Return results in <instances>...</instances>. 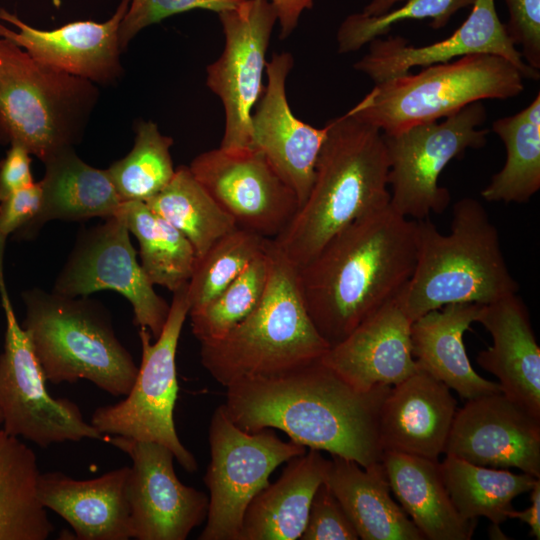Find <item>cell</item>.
Returning <instances> with one entry per match:
<instances>
[{
    "label": "cell",
    "instance_id": "obj_30",
    "mask_svg": "<svg viewBox=\"0 0 540 540\" xmlns=\"http://www.w3.org/2000/svg\"><path fill=\"white\" fill-rule=\"evenodd\" d=\"M35 453L0 430V540H46L54 529L38 497Z\"/></svg>",
    "mask_w": 540,
    "mask_h": 540
},
{
    "label": "cell",
    "instance_id": "obj_23",
    "mask_svg": "<svg viewBox=\"0 0 540 540\" xmlns=\"http://www.w3.org/2000/svg\"><path fill=\"white\" fill-rule=\"evenodd\" d=\"M477 322L492 337L476 362L496 376L501 392L540 419V348L529 312L517 293L481 307Z\"/></svg>",
    "mask_w": 540,
    "mask_h": 540
},
{
    "label": "cell",
    "instance_id": "obj_17",
    "mask_svg": "<svg viewBox=\"0 0 540 540\" xmlns=\"http://www.w3.org/2000/svg\"><path fill=\"white\" fill-rule=\"evenodd\" d=\"M444 454L540 479V419L502 392L469 399L455 412Z\"/></svg>",
    "mask_w": 540,
    "mask_h": 540
},
{
    "label": "cell",
    "instance_id": "obj_36",
    "mask_svg": "<svg viewBox=\"0 0 540 540\" xmlns=\"http://www.w3.org/2000/svg\"><path fill=\"white\" fill-rule=\"evenodd\" d=\"M270 244L216 297L189 312L192 333L200 344L223 338L259 304L269 277Z\"/></svg>",
    "mask_w": 540,
    "mask_h": 540
},
{
    "label": "cell",
    "instance_id": "obj_22",
    "mask_svg": "<svg viewBox=\"0 0 540 540\" xmlns=\"http://www.w3.org/2000/svg\"><path fill=\"white\" fill-rule=\"evenodd\" d=\"M457 410L450 388L418 369L391 386L379 415V440L384 451L438 460Z\"/></svg>",
    "mask_w": 540,
    "mask_h": 540
},
{
    "label": "cell",
    "instance_id": "obj_11",
    "mask_svg": "<svg viewBox=\"0 0 540 540\" xmlns=\"http://www.w3.org/2000/svg\"><path fill=\"white\" fill-rule=\"evenodd\" d=\"M485 120L486 109L478 101L444 119L383 134L390 206L413 220L441 214L450 202V194L439 186L440 174L467 149L486 144L488 130L480 128Z\"/></svg>",
    "mask_w": 540,
    "mask_h": 540
},
{
    "label": "cell",
    "instance_id": "obj_3",
    "mask_svg": "<svg viewBox=\"0 0 540 540\" xmlns=\"http://www.w3.org/2000/svg\"><path fill=\"white\" fill-rule=\"evenodd\" d=\"M328 125L310 192L272 239L297 269L343 228L390 203L383 133L348 112Z\"/></svg>",
    "mask_w": 540,
    "mask_h": 540
},
{
    "label": "cell",
    "instance_id": "obj_34",
    "mask_svg": "<svg viewBox=\"0 0 540 540\" xmlns=\"http://www.w3.org/2000/svg\"><path fill=\"white\" fill-rule=\"evenodd\" d=\"M145 203L190 241L197 259L238 228L188 166L177 167L171 181Z\"/></svg>",
    "mask_w": 540,
    "mask_h": 540
},
{
    "label": "cell",
    "instance_id": "obj_33",
    "mask_svg": "<svg viewBox=\"0 0 540 540\" xmlns=\"http://www.w3.org/2000/svg\"><path fill=\"white\" fill-rule=\"evenodd\" d=\"M117 214L138 241L139 262L151 283L172 292L187 285L197 259L190 241L145 202L123 201Z\"/></svg>",
    "mask_w": 540,
    "mask_h": 540
},
{
    "label": "cell",
    "instance_id": "obj_41",
    "mask_svg": "<svg viewBox=\"0 0 540 540\" xmlns=\"http://www.w3.org/2000/svg\"><path fill=\"white\" fill-rule=\"evenodd\" d=\"M508 22L505 24L513 44L520 47L524 62L540 69V0H505Z\"/></svg>",
    "mask_w": 540,
    "mask_h": 540
},
{
    "label": "cell",
    "instance_id": "obj_27",
    "mask_svg": "<svg viewBox=\"0 0 540 540\" xmlns=\"http://www.w3.org/2000/svg\"><path fill=\"white\" fill-rule=\"evenodd\" d=\"M362 540H423L408 515L391 497L382 462L367 467L332 455L326 478Z\"/></svg>",
    "mask_w": 540,
    "mask_h": 540
},
{
    "label": "cell",
    "instance_id": "obj_31",
    "mask_svg": "<svg viewBox=\"0 0 540 540\" xmlns=\"http://www.w3.org/2000/svg\"><path fill=\"white\" fill-rule=\"evenodd\" d=\"M441 475L459 515L468 521L486 517L493 524L509 519L512 501L529 492L538 478L513 473L508 468H491L469 463L452 455L440 462Z\"/></svg>",
    "mask_w": 540,
    "mask_h": 540
},
{
    "label": "cell",
    "instance_id": "obj_28",
    "mask_svg": "<svg viewBox=\"0 0 540 540\" xmlns=\"http://www.w3.org/2000/svg\"><path fill=\"white\" fill-rule=\"evenodd\" d=\"M391 491L425 539L470 540L477 521L463 519L445 487L439 460L395 451L381 459Z\"/></svg>",
    "mask_w": 540,
    "mask_h": 540
},
{
    "label": "cell",
    "instance_id": "obj_6",
    "mask_svg": "<svg viewBox=\"0 0 540 540\" xmlns=\"http://www.w3.org/2000/svg\"><path fill=\"white\" fill-rule=\"evenodd\" d=\"M23 299L22 327L46 381L58 385L86 379L113 396L129 393L138 366L101 303L38 288Z\"/></svg>",
    "mask_w": 540,
    "mask_h": 540
},
{
    "label": "cell",
    "instance_id": "obj_18",
    "mask_svg": "<svg viewBox=\"0 0 540 540\" xmlns=\"http://www.w3.org/2000/svg\"><path fill=\"white\" fill-rule=\"evenodd\" d=\"M130 0H121L104 22L80 20L52 30L35 28L16 14L0 8V37L25 50L34 60L59 72L96 85L116 83L123 75L119 29Z\"/></svg>",
    "mask_w": 540,
    "mask_h": 540
},
{
    "label": "cell",
    "instance_id": "obj_39",
    "mask_svg": "<svg viewBox=\"0 0 540 540\" xmlns=\"http://www.w3.org/2000/svg\"><path fill=\"white\" fill-rule=\"evenodd\" d=\"M242 0H130L119 29V43L124 50L144 28L170 16L195 9L216 13L236 7Z\"/></svg>",
    "mask_w": 540,
    "mask_h": 540
},
{
    "label": "cell",
    "instance_id": "obj_29",
    "mask_svg": "<svg viewBox=\"0 0 540 540\" xmlns=\"http://www.w3.org/2000/svg\"><path fill=\"white\" fill-rule=\"evenodd\" d=\"M43 164L41 209L25 231L35 232L51 220L107 219L118 213L123 200L107 169L89 165L74 147L61 150Z\"/></svg>",
    "mask_w": 540,
    "mask_h": 540
},
{
    "label": "cell",
    "instance_id": "obj_5",
    "mask_svg": "<svg viewBox=\"0 0 540 540\" xmlns=\"http://www.w3.org/2000/svg\"><path fill=\"white\" fill-rule=\"evenodd\" d=\"M269 252V277L259 304L223 338L201 344L203 367L224 387L291 371L322 358L330 347L307 312L297 268L272 239Z\"/></svg>",
    "mask_w": 540,
    "mask_h": 540
},
{
    "label": "cell",
    "instance_id": "obj_40",
    "mask_svg": "<svg viewBox=\"0 0 540 540\" xmlns=\"http://www.w3.org/2000/svg\"><path fill=\"white\" fill-rule=\"evenodd\" d=\"M301 540H357V531L324 481L316 490Z\"/></svg>",
    "mask_w": 540,
    "mask_h": 540
},
{
    "label": "cell",
    "instance_id": "obj_32",
    "mask_svg": "<svg viewBox=\"0 0 540 540\" xmlns=\"http://www.w3.org/2000/svg\"><path fill=\"white\" fill-rule=\"evenodd\" d=\"M492 129L506 161L481 195L489 202H527L540 189V93L520 112L495 120Z\"/></svg>",
    "mask_w": 540,
    "mask_h": 540
},
{
    "label": "cell",
    "instance_id": "obj_9",
    "mask_svg": "<svg viewBox=\"0 0 540 540\" xmlns=\"http://www.w3.org/2000/svg\"><path fill=\"white\" fill-rule=\"evenodd\" d=\"M187 285L173 292L167 320L154 343L150 332L139 327L142 358L132 388L124 400L98 407L90 423L101 434L161 444L172 451L187 472L194 473L197 461L180 441L174 423L178 395L176 353L190 310Z\"/></svg>",
    "mask_w": 540,
    "mask_h": 540
},
{
    "label": "cell",
    "instance_id": "obj_35",
    "mask_svg": "<svg viewBox=\"0 0 540 540\" xmlns=\"http://www.w3.org/2000/svg\"><path fill=\"white\" fill-rule=\"evenodd\" d=\"M135 132L130 152L107 171L123 201L146 202L174 176L170 153L173 139L163 135L152 121H139Z\"/></svg>",
    "mask_w": 540,
    "mask_h": 540
},
{
    "label": "cell",
    "instance_id": "obj_44",
    "mask_svg": "<svg viewBox=\"0 0 540 540\" xmlns=\"http://www.w3.org/2000/svg\"><path fill=\"white\" fill-rule=\"evenodd\" d=\"M274 6L280 25V38L286 39L298 25L302 13L312 8L314 0H268Z\"/></svg>",
    "mask_w": 540,
    "mask_h": 540
},
{
    "label": "cell",
    "instance_id": "obj_7",
    "mask_svg": "<svg viewBox=\"0 0 540 540\" xmlns=\"http://www.w3.org/2000/svg\"><path fill=\"white\" fill-rule=\"evenodd\" d=\"M96 84L56 71L0 37V142L42 162L81 141L99 100Z\"/></svg>",
    "mask_w": 540,
    "mask_h": 540
},
{
    "label": "cell",
    "instance_id": "obj_26",
    "mask_svg": "<svg viewBox=\"0 0 540 540\" xmlns=\"http://www.w3.org/2000/svg\"><path fill=\"white\" fill-rule=\"evenodd\" d=\"M329 462L315 449L287 461L278 480L269 483L249 503L238 540L300 539Z\"/></svg>",
    "mask_w": 540,
    "mask_h": 540
},
{
    "label": "cell",
    "instance_id": "obj_16",
    "mask_svg": "<svg viewBox=\"0 0 540 540\" xmlns=\"http://www.w3.org/2000/svg\"><path fill=\"white\" fill-rule=\"evenodd\" d=\"M105 439L132 461L128 481L131 538L185 540L206 520L209 497L178 479L170 449L120 435Z\"/></svg>",
    "mask_w": 540,
    "mask_h": 540
},
{
    "label": "cell",
    "instance_id": "obj_21",
    "mask_svg": "<svg viewBox=\"0 0 540 540\" xmlns=\"http://www.w3.org/2000/svg\"><path fill=\"white\" fill-rule=\"evenodd\" d=\"M411 324L395 299L330 346L321 361L361 391L396 385L418 370L412 354Z\"/></svg>",
    "mask_w": 540,
    "mask_h": 540
},
{
    "label": "cell",
    "instance_id": "obj_38",
    "mask_svg": "<svg viewBox=\"0 0 540 540\" xmlns=\"http://www.w3.org/2000/svg\"><path fill=\"white\" fill-rule=\"evenodd\" d=\"M397 8L377 15L366 16L361 12L346 17L337 31V47L341 54L352 53L375 38L386 35L391 28L407 20H430V26L441 29L462 8L475 0H404Z\"/></svg>",
    "mask_w": 540,
    "mask_h": 540
},
{
    "label": "cell",
    "instance_id": "obj_12",
    "mask_svg": "<svg viewBox=\"0 0 540 540\" xmlns=\"http://www.w3.org/2000/svg\"><path fill=\"white\" fill-rule=\"evenodd\" d=\"M0 293L6 320L4 348L0 355L3 430L41 448L85 438L105 439L106 436L84 420L76 403L49 394L29 338L15 316L4 279L0 280Z\"/></svg>",
    "mask_w": 540,
    "mask_h": 540
},
{
    "label": "cell",
    "instance_id": "obj_20",
    "mask_svg": "<svg viewBox=\"0 0 540 540\" xmlns=\"http://www.w3.org/2000/svg\"><path fill=\"white\" fill-rule=\"evenodd\" d=\"M293 64L288 52L274 53L267 63V84L251 117V146L294 191L300 207L310 192L329 125L316 128L293 114L286 95Z\"/></svg>",
    "mask_w": 540,
    "mask_h": 540
},
{
    "label": "cell",
    "instance_id": "obj_47",
    "mask_svg": "<svg viewBox=\"0 0 540 540\" xmlns=\"http://www.w3.org/2000/svg\"><path fill=\"white\" fill-rule=\"evenodd\" d=\"M0 424H2V415H1V412H0Z\"/></svg>",
    "mask_w": 540,
    "mask_h": 540
},
{
    "label": "cell",
    "instance_id": "obj_19",
    "mask_svg": "<svg viewBox=\"0 0 540 540\" xmlns=\"http://www.w3.org/2000/svg\"><path fill=\"white\" fill-rule=\"evenodd\" d=\"M490 54L505 58L524 78L539 79V71L528 66L498 17L494 0H475L466 20L449 37L424 46H413L401 36L375 38L354 69L374 84L410 72L414 67L446 63L473 55Z\"/></svg>",
    "mask_w": 540,
    "mask_h": 540
},
{
    "label": "cell",
    "instance_id": "obj_42",
    "mask_svg": "<svg viewBox=\"0 0 540 540\" xmlns=\"http://www.w3.org/2000/svg\"><path fill=\"white\" fill-rule=\"evenodd\" d=\"M41 182L22 188L0 201V276L3 274V251L7 237L25 230L40 212Z\"/></svg>",
    "mask_w": 540,
    "mask_h": 540
},
{
    "label": "cell",
    "instance_id": "obj_25",
    "mask_svg": "<svg viewBox=\"0 0 540 540\" xmlns=\"http://www.w3.org/2000/svg\"><path fill=\"white\" fill-rule=\"evenodd\" d=\"M482 304L458 303L432 310L411 324L412 354L420 370L455 390L463 399L501 392L481 377L467 356L463 337L477 322Z\"/></svg>",
    "mask_w": 540,
    "mask_h": 540
},
{
    "label": "cell",
    "instance_id": "obj_10",
    "mask_svg": "<svg viewBox=\"0 0 540 540\" xmlns=\"http://www.w3.org/2000/svg\"><path fill=\"white\" fill-rule=\"evenodd\" d=\"M210 462L204 475L209 490L206 525L199 540H238L251 500L269 484L272 472L307 450L283 441L271 428L248 432L238 427L223 405L211 418Z\"/></svg>",
    "mask_w": 540,
    "mask_h": 540
},
{
    "label": "cell",
    "instance_id": "obj_1",
    "mask_svg": "<svg viewBox=\"0 0 540 540\" xmlns=\"http://www.w3.org/2000/svg\"><path fill=\"white\" fill-rule=\"evenodd\" d=\"M223 405L241 429L271 428L305 448L326 451L362 467L381 462L379 415L391 386L355 389L321 358L291 371L239 380Z\"/></svg>",
    "mask_w": 540,
    "mask_h": 540
},
{
    "label": "cell",
    "instance_id": "obj_15",
    "mask_svg": "<svg viewBox=\"0 0 540 540\" xmlns=\"http://www.w3.org/2000/svg\"><path fill=\"white\" fill-rule=\"evenodd\" d=\"M188 167L238 228L267 239L277 237L299 208L294 191L255 148L211 149Z\"/></svg>",
    "mask_w": 540,
    "mask_h": 540
},
{
    "label": "cell",
    "instance_id": "obj_43",
    "mask_svg": "<svg viewBox=\"0 0 540 540\" xmlns=\"http://www.w3.org/2000/svg\"><path fill=\"white\" fill-rule=\"evenodd\" d=\"M34 182L31 154L23 146L11 144L0 162V201Z\"/></svg>",
    "mask_w": 540,
    "mask_h": 540
},
{
    "label": "cell",
    "instance_id": "obj_45",
    "mask_svg": "<svg viewBox=\"0 0 540 540\" xmlns=\"http://www.w3.org/2000/svg\"><path fill=\"white\" fill-rule=\"evenodd\" d=\"M530 492L531 506L522 511L513 510L509 519H518L530 527L529 535L540 539V479Z\"/></svg>",
    "mask_w": 540,
    "mask_h": 540
},
{
    "label": "cell",
    "instance_id": "obj_8",
    "mask_svg": "<svg viewBox=\"0 0 540 540\" xmlns=\"http://www.w3.org/2000/svg\"><path fill=\"white\" fill-rule=\"evenodd\" d=\"M523 79L503 57L467 55L376 83L348 113L383 134H396L474 102L515 97L524 89Z\"/></svg>",
    "mask_w": 540,
    "mask_h": 540
},
{
    "label": "cell",
    "instance_id": "obj_2",
    "mask_svg": "<svg viewBox=\"0 0 540 540\" xmlns=\"http://www.w3.org/2000/svg\"><path fill=\"white\" fill-rule=\"evenodd\" d=\"M417 257V220L390 204L368 213L333 236L297 269L307 312L333 346L363 320L397 299Z\"/></svg>",
    "mask_w": 540,
    "mask_h": 540
},
{
    "label": "cell",
    "instance_id": "obj_37",
    "mask_svg": "<svg viewBox=\"0 0 540 540\" xmlns=\"http://www.w3.org/2000/svg\"><path fill=\"white\" fill-rule=\"evenodd\" d=\"M270 241L236 228L214 243L201 258L196 259L187 285L189 312L203 307L223 291L267 250Z\"/></svg>",
    "mask_w": 540,
    "mask_h": 540
},
{
    "label": "cell",
    "instance_id": "obj_24",
    "mask_svg": "<svg viewBox=\"0 0 540 540\" xmlns=\"http://www.w3.org/2000/svg\"><path fill=\"white\" fill-rule=\"evenodd\" d=\"M129 475V466L87 480L61 472L41 473L38 497L71 526L77 539L127 540L131 538Z\"/></svg>",
    "mask_w": 540,
    "mask_h": 540
},
{
    "label": "cell",
    "instance_id": "obj_13",
    "mask_svg": "<svg viewBox=\"0 0 540 540\" xmlns=\"http://www.w3.org/2000/svg\"><path fill=\"white\" fill-rule=\"evenodd\" d=\"M218 16L225 45L220 57L206 68V85L225 111L220 147L252 148L251 117L264 92L266 53L277 14L268 0H242Z\"/></svg>",
    "mask_w": 540,
    "mask_h": 540
},
{
    "label": "cell",
    "instance_id": "obj_14",
    "mask_svg": "<svg viewBox=\"0 0 540 540\" xmlns=\"http://www.w3.org/2000/svg\"><path fill=\"white\" fill-rule=\"evenodd\" d=\"M101 290H113L125 297L132 306L134 323L146 328L153 338L159 336L170 304L155 292L119 214L78 236L52 291L79 297Z\"/></svg>",
    "mask_w": 540,
    "mask_h": 540
},
{
    "label": "cell",
    "instance_id": "obj_4",
    "mask_svg": "<svg viewBox=\"0 0 540 540\" xmlns=\"http://www.w3.org/2000/svg\"><path fill=\"white\" fill-rule=\"evenodd\" d=\"M452 214L449 234L439 232L428 218L417 220L416 265L397 297L412 322L446 305H484L518 293L498 230L482 204L462 198Z\"/></svg>",
    "mask_w": 540,
    "mask_h": 540
},
{
    "label": "cell",
    "instance_id": "obj_46",
    "mask_svg": "<svg viewBox=\"0 0 540 540\" xmlns=\"http://www.w3.org/2000/svg\"><path fill=\"white\" fill-rule=\"evenodd\" d=\"M404 0H371L361 11L366 16L381 15L392 8H395L397 3H401Z\"/></svg>",
    "mask_w": 540,
    "mask_h": 540
}]
</instances>
